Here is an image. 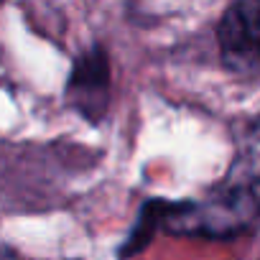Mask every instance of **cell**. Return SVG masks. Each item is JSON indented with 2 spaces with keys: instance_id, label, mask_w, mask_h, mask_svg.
Returning a JSON list of instances; mask_svg holds the SVG:
<instances>
[{
  "instance_id": "2",
  "label": "cell",
  "mask_w": 260,
  "mask_h": 260,
  "mask_svg": "<svg viewBox=\"0 0 260 260\" xmlns=\"http://www.w3.org/2000/svg\"><path fill=\"white\" fill-rule=\"evenodd\" d=\"M222 61L237 74H260V0H232L217 26Z\"/></svg>"
},
{
  "instance_id": "5",
  "label": "cell",
  "mask_w": 260,
  "mask_h": 260,
  "mask_svg": "<svg viewBox=\"0 0 260 260\" xmlns=\"http://www.w3.org/2000/svg\"><path fill=\"white\" fill-rule=\"evenodd\" d=\"M0 260H18V255L8 247H0Z\"/></svg>"
},
{
  "instance_id": "4",
  "label": "cell",
  "mask_w": 260,
  "mask_h": 260,
  "mask_svg": "<svg viewBox=\"0 0 260 260\" xmlns=\"http://www.w3.org/2000/svg\"><path fill=\"white\" fill-rule=\"evenodd\" d=\"M166 204H169V202H161V199H153V202L143 204V209H141V219H138L136 230L130 232L127 242H125V245H122V250H120V255H122V257H130V255L141 252V250L151 242V237H153L156 227H158V224H164Z\"/></svg>"
},
{
  "instance_id": "1",
  "label": "cell",
  "mask_w": 260,
  "mask_h": 260,
  "mask_svg": "<svg viewBox=\"0 0 260 260\" xmlns=\"http://www.w3.org/2000/svg\"><path fill=\"white\" fill-rule=\"evenodd\" d=\"M260 217V156L242 158L204 202H169L164 227L171 235L237 237Z\"/></svg>"
},
{
  "instance_id": "6",
  "label": "cell",
  "mask_w": 260,
  "mask_h": 260,
  "mask_svg": "<svg viewBox=\"0 0 260 260\" xmlns=\"http://www.w3.org/2000/svg\"><path fill=\"white\" fill-rule=\"evenodd\" d=\"M0 3H3V0H0Z\"/></svg>"
},
{
  "instance_id": "3",
  "label": "cell",
  "mask_w": 260,
  "mask_h": 260,
  "mask_svg": "<svg viewBox=\"0 0 260 260\" xmlns=\"http://www.w3.org/2000/svg\"><path fill=\"white\" fill-rule=\"evenodd\" d=\"M67 97L69 105L89 122H100L105 117L110 105V61L102 46H92L74 61L67 82Z\"/></svg>"
}]
</instances>
